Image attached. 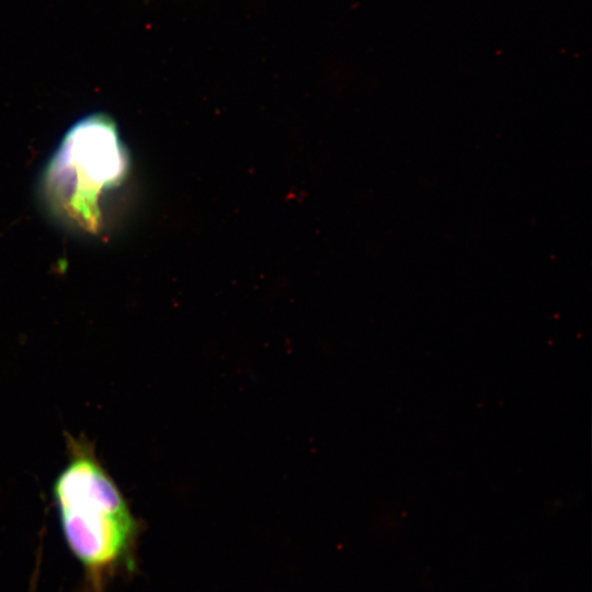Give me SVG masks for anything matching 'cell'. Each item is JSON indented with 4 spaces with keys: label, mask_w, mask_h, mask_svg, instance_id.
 I'll use <instances>...</instances> for the list:
<instances>
[{
    "label": "cell",
    "mask_w": 592,
    "mask_h": 592,
    "mask_svg": "<svg viewBox=\"0 0 592 592\" xmlns=\"http://www.w3.org/2000/svg\"><path fill=\"white\" fill-rule=\"evenodd\" d=\"M68 441L70 456L54 482L53 496L67 545L96 576L126 557L136 523L92 448Z\"/></svg>",
    "instance_id": "6da1fadb"
},
{
    "label": "cell",
    "mask_w": 592,
    "mask_h": 592,
    "mask_svg": "<svg viewBox=\"0 0 592 592\" xmlns=\"http://www.w3.org/2000/svg\"><path fill=\"white\" fill-rule=\"evenodd\" d=\"M128 155L115 121L94 112L65 133L43 177L50 208L78 228L95 231L101 224V200L126 178Z\"/></svg>",
    "instance_id": "7a4b0ae2"
}]
</instances>
